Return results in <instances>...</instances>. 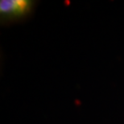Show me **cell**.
Listing matches in <instances>:
<instances>
[{"instance_id": "obj_1", "label": "cell", "mask_w": 124, "mask_h": 124, "mask_svg": "<svg viewBox=\"0 0 124 124\" xmlns=\"http://www.w3.org/2000/svg\"><path fill=\"white\" fill-rule=\"evenodd\" d=\"M36 2L33 0H1L0 20L2 24L22 21L33 12Z\"/></svg>"}]
</instances>
